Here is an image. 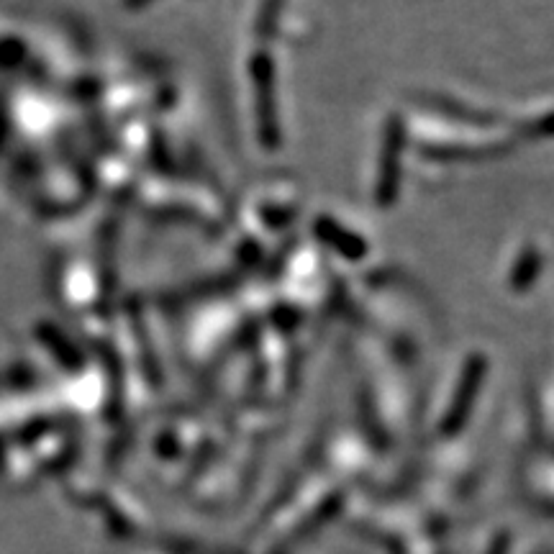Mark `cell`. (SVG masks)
Returning a JSON list of instances; mask_svg holds the SVG:
<instances>
[{
    "instance_id": "obj_1",
    "label": "cell",
    "mask_w": 554,
    "mask_h": 554,
    "mask_svg": "<svg viewBox=\"0 0 554 554\" xmlns=\"http://www.w3.org/2000/svg\"><path fill=\"white\" fill-rule=\"evenodd\" d=\"M398 149H401V139H398V129L388 131L385 139V154H383V175H380V198L383 203L393 201L395 188H398Z\"/></svg>"
},
{
    "instance_id": "obj_2",
    "label": "cell",
    "mask_w": 554,
    "mask_h": 554,
    "mask_svg": "<svg viewBox=\"0 0 554 554\" xmlns=\"http://www.w3.org/2000/svg\"><path fill=\"white\" fill-rule=\"evenodd\" d=\"M260 111H262V129L267 131V139L275 142V111H272V80L270 77H260Z\"/></svg>"
}]
</instances>
